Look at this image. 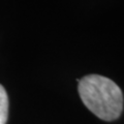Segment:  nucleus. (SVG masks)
Returning <instances> with one entry per match:
<instances>
[{"instance_id": "nucleus-1", "label": "nucleus", "mask_w": 124, "mask_h": 124, "mask_svg": "<svg viewBox=\"0 0 124 124\" xmlns=\"http://www.w3.org/2000/svg\"><path fill=\"white\" fill-rule=\"evenodd\" d=\"M80 97L89 111L104 121L119 118L123 110V94L111 79L99 75H89L79 81Z\"/></svg>"}, {"instance_id": "nucleus-2", "label": "nucleus", "mask_w": 124, "mask_h": 124, "mask_svg": "<svg viewBox=\"0 0 124 124\" xmlns=\"http://www.w3.org/2000/svg\"><path fill=\"white\" fill-rule=\"evenodd\" d=\"M8 117V96L4 87L0 85V124H6Z\"/></svg>"}]
</instances>
